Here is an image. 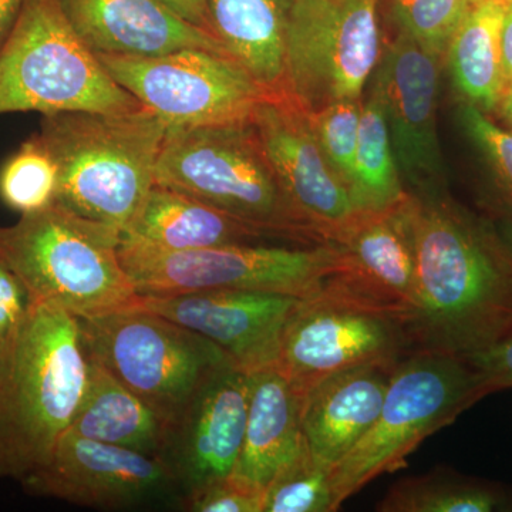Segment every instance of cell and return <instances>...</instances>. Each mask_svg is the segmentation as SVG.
<instances>
[{
    "instance_id": "4dcf8cb0",
    "label": "cell",
    "mask_w": 512,
    "mask_h": 512,
    "mask_svg": "<svg viewBox=\"0 0 512 512\" xmlns=\"http://www.w3.org/2000/svg\"><path fill=\"white\" fill-rule=\"evenodd\" d=\"M461 126L487 161L494 185V217L512 215V131L495 124L483 110L464 104Z\"/></svg>"
},
{
    "instance_id": "30bf717a",
    "label": "cell",
    "mask_w": 512,
    "mask_h": 512,
    "mask_svg": "<svg viewBox=\"0 0 512 512\" xmlns=\"http://www.w3.org/2000/svg\"><path fill=\"white\" fill-rule=\"evenodd\" d=\"M286 96L308 114L362 97L380 60L377 0H289Z\"/></svg>"
},
{
    "instance_id": "836d02e7",
    "label": "cell",
    "mask_w": 512,
    "mask_h": 512,
    "mask_svg": "<svg viewBox=\"0 0 512 512\" xmlns=\"http://www.w3.org/2000/svg\"><path fill=\"white\" fill-rule=\"evenodd\" d=\"M463 357L483 376L491 393L512 389V330L494 345Z\"/></svg>"
},
{
    "instance_id": "603a6c76",
    "label": "cell",
    "mask_w": 512,
    "mask_h": 512,
    "mask_svg": "<svg viewBox=\"0 0 512 512\" xmlns=\"http://www.w3.org/2000/svg\"><path fill=\"white\" fill-rule=\"evenodd\" d=\"M212 30L229 55L274 96H286L289 0H207Z\"/></svg>"
},
{
    "instance_id": "ffe728a7",
    "label": "cell",
    "mask_w": 512,
    "mask_h": 512,
    "mask_svg": "<svg viewBox=\"0 0 512 512\" xmlns=\"http://www.w3.org/2000/svg\"><path fill=\"white\" fill-rule=\"evenodd\" d=\"M394 366L350 367L303 396L302 433L313 456L335 467L366 436L382 410Z\"/></svg>"
},
{
    "instance_id": "83f0119b",
    "label": "cell",
    "mask_w": 512,
    "mask_h": 512,
    "mask_svg": "<svg viewBox=\"0 0 512 512\" xmlns=\"http://www.w3.org/2000/svg\"><path fill=\"white\" fill-rule=\"evenodd\" d=\"M333 467L303 444L279 468L262 494V512H333Z\"/></svg>"
},
{
    "instance_id": "4316f807",
    "label": "cell",
    "mask_w": 512,
    "mask_h": 512,
    "mask_svg": "<svg viewBox=\"0 0 512 512\" xmlns=\"http://www.w3.org/2000/svg\"><path fill=\"white\" fill-rule=\"evenodd\" d=\"M350 197L359 212L392 210L409 197L394 160L382 97L375 83L360 114Z\"/></svg>"
},
{
    "instance_id": "cb8c5ba5",
    "label": "cell",
    "mask_w": 512,
    "mask_h": 512,
    "mask_svg": "<svg viewBox=\"0 0 512 512\" xmlns=\"http://www.w3.org/2000/svg\"><path fill=\"white\" fill-rule=\"evenodd\" d=\"M165 426L154 410L109 370L89 359L86 392L69 430L79 436L158 458Z\"/></svg>"
},
{
    "instance_id": "3957f363",
    "label": "cell",
    "mask_w": 512,
    "mask_h": 512,
    "mask_svg": "<svg viewBox=\"0 0 512 512\" xmlns=\"http://www.w3.org/2000/svg\"><path fill=\"white\" fill-rule=\"evenodd\" d=\"M168 127L153 111H64L43 116L35 136L59 173L57 204L126 231L156 185Z\"/></svg>"
},
{
    "instance_id": "d6a6232c",
    "label": "cell",
    "mask_w": 512,
    "mask_h": 512,
    "mask_svg": "<svg viewBox=\"0 0 512 512\" xmlns=\"http://www.w3.org/2000/svg\"><path fill=\"white\" fill-rule=\"evenodd\" d=\"M183 507L192 512H262V494L228 478L187 495Z\"/></svg>"
},
{
    "instance_id": "7c38bea8",
    "label": "cell",
    "mask_w": 512,
    "mask_h": 512,
    "mask_svg": "<svg viewBox=\"0 0 512 512\" xmlns=\"http://www.w3.org/2000/svg\"><path fill=\"white\" fill-rule=\"evenodd\" d=\"M110 76L168 130L249 120L274 96L229 55L204 49L160 56L97 55Z\"/></svg>"
},
{
    "instance_id": "1f68e13d",
    "label": "cell",
    "mask_w": 512,
    "mask_h": 512,
    "mask_svg": "<svg viewBox=\"0 0 512 512\" xmlns=\"http://www.w3.org/2000/svg\"><path fill=\"white\" fill-rule=\"evenodd\" d=\"M362 100H339L309 114L323 156L349 188L355 173Z\"/></svg>"
},
{
    "instance_id": "4fadbf2b",
    "label": "cell",
    "mask_w": 512,
    "mask_h": 512,
    "mask_svg": "<svg viewBox=\"0 0 512 512\" xmlns=\"http://www.w3.org/2000/svg\"><path fill=\"white\" fill-rule=\"evenodd\" d=\"M400 30L380 56L375 83L382 97L394 160L416 197L447 194V174L437 136L439 64Z\"/></svg>"
},
{
    "instance_id": "e575fe53",
    "label": "cell",
    "mask_w": 512,
    "mask_h": 512,
    "mask_svg": "<svg viewBox=\"0 0 512 512\" xmlns=\"http://www.w3.org/2000/svg\"><path fill=\"white\" fill-rule=\"evenodd\" d=\"M30 302L16 276L0 264V336L6 338L25 318Z\"/></svg>"
},
{
    "instance_id": "f35d334b",
    "label": "cell",
    "mask_w": 512,
    "mask_h": 512,
    "mask_svg": "<svg viewBox=\"0 0 512 512\" xmlns=\"http://www.w3.org/2000/svg\"><path fill=\"white\" fill-rule=\"evenodd\" d=\"M491 221L494 222L498 235L503 239L505 247L512 256V215H501V217L491 218Z\"/></svg>"
},
{
    "instance_id": "7a4b0ae2",
    "label": "cell",
    "mask_w": 512,
    "mask_h": 512,
    "mask_svg": "<svg viewBox=\"0 0 512 512\" xmlns=\"http://www.w3.org/2000/svg\"><path fill=\"white\" fill-rule=\"evenodd\" d=\"M79 318L30 303L0 346V478L22 481L52 456L86 392Z\"/></svg>"
},
{
    "instance_id": "f546056e",
    "label": "cell",
    "mask_w": 512,
    "mask_h": 512,
    "mask_svg": "<svg viewBox=\"0 0 512 512\" xmlns=\"http://www.w3.org/2000/svg\"><path fill=\"white\" fill-rule=\"evenodd\" d=\"M473 6L470 0H392L400 30L439 57Z\"/></svg>"
},
{
    "instance_id": "d6986e66",
    "label": "cell",
    "mask_w": 512,
    "mask_h": 512,
    "mask_svg": "<svg viewBox=\"0 0 512 512\" xmlns=\"http://www.w3.org/2000/svg\"><path fill=\"white\" fill-rule=\"evenodd\" d=\"M62 2L74 29L96 55L160 56L184 49L229 55L217 36L181 19L158 0Z\"/></svg>"
},
{
    "instance_id": "44dd1931",
    "label": "cell",
    "mask_w": 512,
    "mask_h": 512,
    "mask_svg": "<svg viewBox=\"0 0 512 512\" xmlns=\"http://www.w3.org/2000/svg\"><path fill=\"white\" fill-rule=\"evenodd\" d=\"M248 373L244 443L237 466L229 478L248 490L264 494L279 468L305 440L302 433L303 397L276 363Z\"/></svg>"
},
{
    "instance_id": "7bdbcfd3",
    "label": "cell",
    "mask_w": 512,
    "mask_h": 512,
    "mask_svg": "<svg viewBox=\"0 0 512 512\" xmlns=\"http://www.w3.org/2000/svg\"><path fill=\"white\" fill-rule=\"evenodd\" d=\"M3 339H5V338H3V336H0V346H2Z\"/></svg>"
},
{
    "instance_id": "b9f144b4",
    "label": "cell",
    "mask_w": 512,
    "mask_h": 512,
    "mask_svg": "<svg viewBox=\"0 0 512 512\" xmlns=\"http://www.w3.org/2000/svg\"><path fill=\"white\" fill-rule=\"evenodd\" d=\"M481 0H470L471 5H477V3H480Z\"/></svg>"
},
{
    "instance_id": "5b68a950",
    "label": "cell",
    "mask_w": 512,
    "mask_h": 512,
    "mask_svg": "<svg viewBox=\"0 0 512 512\" xmlns=\"http://www.w3.org/2000/svg\"><path fill=\"white\" fill-rule=\"evenodd\" d=\"M156 184L284 241L328 244L293 207L251 119L168 130Z\"/></svg>"
},
{
    "instance_id": "8fae6325",
    "label": "cell",
    "mask_w": 512,
    "mask_h": 512,
    "mask_svg": "<svg viewBox=\"0 0 512 512\" xmlns=\"http://www.w3.org/2000/svg\"><path fill=\"white\" fill-rule=\"evenodd\" d=\"M410 352L403 315L363 301L328 279L319 292L296 303L276 365L303 397L342 370L369 363L396 366Z\"/></svg>"
},
{
    "instance_id": "d590c367",
    "label": "cell",
    "mask_w": 512,
    "mask_h": 512,
    "mask_svg": "<svg viewBox=\"0 0 512 512\" xmlns=\"http://www.w3.org/2000/svg\"><path fill=\"white\" fill-rule=\"evenodd\" d=\"M158 2L163 3L171 12L180 16L181 19L187 20L191 25L215 35L212 30L207 0H158Z\"/></svg>"
},
{
    "instance_id": "f1b7e54d",
    "label": "cell",
    "mask_w": 512,
    "mask_h": 512,
    "mask_svg": "<svg viewBox=\"0 0 512 512\" xmlns=\"http://www.w3.org/2000/svg\"><path fill=\"white\" fill-rule=\"evenodd\" d=\"M57 165L35 134L0 167V201L20 215L55 204Z\"/></svg>"
},
{
    "instance_id": "d4e9b609",
    "label": "cell",
    "mask_w": 512,
    "mask_h": 512,
    "mask_svg": "<svg viewBox=\"0 0 512 512\" xmlns=\"http://www.w3.org/2000/svg\"><path fill=\"white\" fill-rule=\"evenodd\" d=\"M505 8L494 0L474 5L446 53L458 92L484 113L498 109L507 89L501 53Z\"/></svg>"
},
{
    "instance_id": "ac0fdd59",
    "label": "cell",
    "mask_w": 512,
    "mask_h": 512,
    "mask_svg": "<svg viewBox=\"0 0 512 512\" xmlns=\"http://www.w3.org/2000/svg\"><path fill=\"white\" fill-rule=\"evenodd\" d=\"M407 198L392 210L363 212L339 235L335 244L345 252V268L329 278L343 291L406 320L416 303V252Z\"/></svg>"
},
{
    "instance_id": "5bb4252c",
    "label": "cell",
    "mask_w": 512,
    "mask_h": 512,
    "mask_svg": "<svg viewBox=\"0 0 512 512\" xmlns=\"http://www.w3.org/2000/svg\"><path fill=\"white\" fill-rule=\"evenodd\" d=\"M249 373L235 363L207 380L165 426L161 463L184 497L234 473L247 426Z\"/></svg>"
},
{
    "instance_id": "52a82bcc",
    "label": "cell",
    "mask_w": 512,
    "mask_h": 512,
    "mask_svg": "<svg viewBox=\"0 0 512 512\" xmlns=\"http://www.w3.org/2000/svg\"><path fill=\"white\" fill-rule=\"evenodd\" d=\"M84 43L62 0H25L0 47V116L140 109Z\"/></svg>"
},
{
    "instance_id": "8d00e7d4",
    "label": "cell",
    "mask_w": 512,
    "mask_h": 512,
    "mask_svg": "<svg viewBox=\"0 0 512 512\" xmlns=\"http://www.w3.org/2000/svg\"><path fill=\"white\" fill-rule=\"evenodd\" d=\"M501 53H503V66L505 80L512 83V3L505 8L503 28H501Z\"/></svg>"
},
{
    "instance_id": "7402d4cb",
    "label": "cell",
    "mask_w": 512,
    "mask_h": 512,
    "mask_svg": "<svg viewBox=\"0 0 512 512\" xmlns=\"http://www.w3.org/2000/svg\"><path fill=\"white\" fill-rule=\"evenodd\" d=\"M121 239L164 251L284 241L264 228L158 184L148 194L137 217L121 232Z\"/></svg>"
},
{
    "instance_id": "9a60e30c",
    "label": "cell",
    "mask_w": 512,
    "mask_h": 512,
    "mask_svg": "<svg viewBox=\"0 0 512 512\" xmlns=\"http://www.w3.org/2000/svg\"><path fill=\"white\" fill-rule=\"evenodd\" d=\"M20 484L36 497L109 510L134 507L177 490L160 458L70 430L57 441L49 460Z\"/></svg>"
},
{
    "instance_id": "60d3db41",
    "label": "cell",
    "mask_w": 512,
    "mask_h": 512,
    "mask_svg": "<svg viewBox=\"0 0 512 512\" xmlns=\"http://www.w3.org/2000/svg\"><path fill=\"white\" fill-rule=\"evenodd\" d=\"M494 2L503 3V5H510L512 0H494Z\"/></svg>"
},
{
    "instance_id": "484cf974",
    "label": "cell",
    "mask_w": 512,
    "mask_h": 512,
    "mask_svg": "<svg viewBox=\"0 0 512 512\" xmlns=\"http://www.w3.org/2000/svg\"><path fill=\"white\" fill-rule=\"evenodd\" d=\"M512 510L503 485L447 467L397 481L376 505L379 512H495Z\"/></svg>"
},
{
    "instance_id": "2e32d148",
    "label": "cell",
    "mask_w": 512,
    "mask_h": 512,
    "mask_svg": "<svg viewBox=\"0 0 512 512\" xmlns=\"http://www.w3.org/2000/svg\"><path fill=\"white\" fill-rule=\"evenodd\" d=\"M251 121L293 207L335 244L363 212L323 156L309 114L288 96H272L256 107Z\"/></svg>"
},
{
    "instance_id": "277c9868",
    "label": "cell",
    "mask_w": 512,
    "mask_h": 512,
    "mask_svg": "<svg viewBox=\"0 0 512 512\" xmlns=\"http://www.w3.org/2000/svg\"><path fill=\"white\" fill-rule=\"evenodd\" d=\"M121 232L55 204L0 227V264L25 289L76 318L130 308L138 293L119 256Z\"/></svg>"
},
{
    "instance_id": "ba28073f",
    "label": "cell",
    "mask_w": 512,
    "mask_h": 512,
    "mask_svg": "<svg viewBox=\"0 0 512 512\" xmlns=\"http://www.w3.org/2000/svg\"><path fill=\"white\" fill-rule=\"evenodd\" d=\"M119 256L143 296L239 291L309 298L345 268V252L333 242L301 248L258 244L164 251L121 239Z\"/></svg>"
},
{
    "instance_id": "8992f818",
    "label": "cell",
    "mask_w": 512,
    "mask_h": 512,
    "mask_svg": "<svg viewBox=\"0 0 512 512\" xmlns=\"http://www.w3.org/2000/svg\"><path fill=\"white\" fill-rule=\"evenodd\" d=\"M488 394L490 387L466 357L431 350L404 356L394 366L372 429L333 467L335 511L370 481L406 467L427 437Z\"/></svg>"
},
{
    "instance_id": "6da1fadb",
    "label": "cell",
    "mask_w": 512,
    "mask_h": 512,
    "mask_svg": "<svg viewBox=\"0 0 512 512\" xmlns=\"http://www.w3.org/2000/svg\"><path fill=\"white\" fill-rule=\"evenodd\" d=\"M416 252V303L409 319L413 350L467 356L512 330V256L494 222L448 194H409Z\"/></svg>"
},
{
    "instance_id": "9c48e42d",
    "label": "cell",
    "mask_w": 512,
    "mask_h": 512,
    "mask_svg": "<svg viewBox=\"0 0 512 512\" xmlns=\"http://www.w3.org/2000/svg\"><path fill=\"white\" fill-rule=\"evenodd\" d=\"M79 325L87 357L165 424L180 416L214 373L235 363L210 339L136 306L79 318Z\"/></svg>"
},
{
    "instance_id": "74e56055",
    "label": "cell",
    "mask_w": 512,
    "mask_h": 512,
    "mask_svg": "<svg viewBox=\"0 0 512 512\" xmlns=\"http://www.w3.org/2000/svg\"><path fill=\"white\" fill-rule=\"evenodd\" d=\"M25 0H0V47L18 19Z\"/></svg>"
},
{
    "instance_id": "ab89813d",
    "label": "cell",
    "mask_w": 512,
    "mask_h": 512,
    "mask_svg": "<svg viewBox=\"0 0 512 512\" xmlns=\"http://www.w3.org/2000/svg\"><path fill=\"white\" fill-rule=\"evenodd\" d=\"M501 114H503L505 123H507L508 130L512 131V83L508 84L503 99H501L500 106Z\"/></svg>"
},
{
    "instance_id": "e0dca14e",
    "label": "cell",
    "mask_w": 512,
    "mask_h": 512,
    "mask_svg": "<svg viewBox=\"0 0 512 512\" xmlns=\"http://www.w3.org/2000/svg\"><path fill=\"white\" fill-rule=\"evenodd\" d=\"M299 299L276 293L212 291L138 296L133 306L210 339L247 372L275 365L282 332Z\"/></svg>"
}]
</instances>
